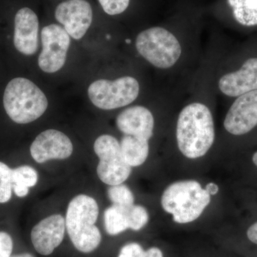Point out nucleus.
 I'll list each match as a JSON object with an SVG mask.
<instances>
[{
    "label": "nucleus",
    "mask_w": 257,
    "mask_h": 257,
    "mask_svg": "<svg viewBox=\"0 0 257 257\" xmlns=\"http://www.w3.org/2000/svg\"><path fill=\"white\" fill-rule=\"evenodd\" d=\"M42 50L38 65L46 73H55L64 67L70 45V36L64 28L55 24L41 32Z\"/></svg>",
    "instance_id": "8"
},
{
    "label": "nucleus",
    "mask_w": 257,
    "mask_h": 257,
    "mask_svg": "<svg viewBox=\"0 0 257 257\" xmlns=\"http://www.w3.org/2000/svg\"><path fill=\"white\" fill-rule=\"evenodd\" d=\"M13 248V241L8 233L0 231V257H10Z\"/></svg>",
    "instance_id": "25"
},
{
    "label": "nucleus",
    "mask_w": 257,
    "mask_h": 257,
    "mask_svg": "<svg viewBox=\"0 0 257 257\" xmlns=\"http://www.w3.org/2000/svg\"><path fill=\"white\" fill-rule=\"evenodd\" d=\"M38 35L39 20L37 15L28 8L19 10L15 18V48L23 55H34L38 50Z\"/></svg>",
    "instance_id": "15"
},
{
    "label": "nucleus",
    "mask_w": 257,
    "mask_h": 257,
    "mask_svg": "<svg viewBox=\"0 0 257 257\" xmlns=\"http://www.w3.org/2000/svg\"><path fill=\"white\" fill-rule=\"evenodd\" d=\"M140 84L136 79L124 76L115 79H99L88 88V96L99 109L111 110L133 103L140 94Z\"/></svg>",
    "instance_id": "6"
},
{
    "label": "nucleus",
    "mask_w": 257,
    "mask_h": 257,
    "mask_svg": "<svg viewBox=\"0 0 257 257\" xmlns=\"http://www.w3.org/2000/svg\"><path fill=\"white\" fill-rule=\"evenodd\" d=\"M55 18L69 36L80 40L92 25V8L85 0H68L57 7Z\"/></svg>",
    "instance_id": "10"
},
{
    "label": "nucleus",
    "mask_w": 257,
    "mask_h": 257,
    "mask_svg": "<svg viewBox=\"0 0 257 257\" xmlns=\"http://www.w3.org/2000/svg\"><path fill=\"white\" fill-rule=\"evenodd\" d=\"M99 206L94 198L79 194L71 200L66 213V229L78 251L90 253L100 244L101 235L95 223Z\"/></svg>",
    "instance_id": "2"
},
{
    "label": "nucleus",
    "mask_w": 257,
    "mask_h": 257,
    "mask_svg": "<svg viewBox=\"0 0 257 257\" xmlns=\"http://www.w3.org/2000/svg\"><path fill=\"white\" fill-rule=\"evenodd\" d=\"M252 161L253 164H254V165H256L257 167V152H255V153L253 154L252 157Z\"/></svg>",
    "instance_id": "30"
},
{
    "label": "nucleus",
    "mask_w": 257,
    "mask_h": 257,
    "mask_svg": "<svg viewBox=\"0 0 257 257\" xmlns=\"http://www.w3.org/2000/svg\"><path fill=\"white\" fill-rule=\"evenodd\" d=\"M218 87L223 94L231 98L257 90V56H250L239 68L221 76Z\"/></svg>",
    "instance_id": "12"
},
{
    "label": "nucleus",
    "mask_w": 257,
    "mask_h": 257,
    "mask_svg": "<svg viewBox=\"0 0 257 257\" xmlns=\"http://www.w3.org/2000/svg\"><path fill=\"white\" fill-rule=\"evenodd\" d=\"M226 131L234 136H242L257 126V90L235 98L224 121Z\"/></svg>",
    "instance_id": "9"
},
{
    "label": "nucleus",
    "mask_w": 257,
    "mask_h": 257,
    "mask_svg": "<svg viewBox=\"0 0 257 257\" xmlns=\"http://www.w3.org/2000/svg\"><path fill=\"white\" fill-rule=\"evenodd\" d=\"M38 181L37 171L30 166H21L12 170L13 189L19 197L28 195L29 188L35 187Z\"/></svg>",
    "instance_id": "18"
},
{
    "label": "nucleus",
    "mask_w": 257,
    "mask_h": 257,
    "mask_svg": "<svg viewBox=\"0 0 257 257\" xmlns=\"http://www.w3.org/2000/svg\"><path fill=\"white\" fill-rule=\"evenodd\" d=\"M3 104L10 119L18 124H28L40 117L48 106L47 96L30 79H12L5 88Z\"/></svg>",
    "instance_id": "4"
},
{
    "label": "nucleus",
    "mask_w": 257,
    "mask_h": 257,
    "mask_svg": "<svg viewBox=\"0 0 257 257\" xmlns=\"http://www.w3.org/2000/svg\"><path fill=\"white\" fill-rule=\"evenodd\" d=\"M99 2L106 14L116 15L121 14L127 9L130 0H99Z\"/></svg>",
    "instance_id": "23"
},
{
    "label": "nucleus",
    "mask_w": 257,
    "mask_h": 257,
    "mask_svg": "<svg viewBox=\"0 0 257 257\" xmlns=\"http://www.w3.org/2000/svg\"><path fill=\"white\" fill-rule=\"evenodd\" d=\"M236 23L246 28L257 27V0H227Z\"/></svg>",
    "instance_id": "17"
},
{
    "label": "nucleus",
    "mask_w": 257,
    "mask_h": 257,
    "mask_svg": "<svg viewBox=\"0 0 257 257\" xmlns=\"http://www.w3.org/2000/svg\"><path fill=\"white\" fill-rule=\"evenodd\" d=\"M116 126L124 135L149 140L153 136L155 119L150 109L143 106H133L118 115Z\"/></svg>",
    "instance_id": "14"
},
{
    "label": "nucleus",
    "mask_w": 257,
    "mask_h": 257,
    "mask_svg": "<svg viewBox=\"0 0 257 257\" xmlns=\"http://www.w3.org/2000/svg\"><path fill=\"white\" fill-rule=\"evenodd\" d=\"M145 257H163V253L160 248L152 247L145 251Z\"/></svg>",
    "instance_id": "27"
},
{
    "label": "nucleus",
    "mask_w": 257,
    "mask_h": 257,
    "mask_svg": "<svg viewBox=\"0 0 257 257\" xmlns=\"http://www.w3.org/2000/svg\"><path fill=\"white\" fill-rule=\"evenodd\" d=\"M120 147L124 160L131 167L143 165L150 153L149 141L128 135L121 139Z\"/></svg>",
    "instance_id": "16"
},
{
    "label": "nucleus",
    "mask_w": 257,
    "mask_h": 257,
    "mask_svg": "<svg viewBox=\"0 0 257 257\" xmlns=\"http://www.w3.org/2000/svg\"><path fill=\"white\" fill-rule=\"evenodd\" d=\"M10 257H35L32 256V254L28 253H20V254L14 255V256H11Z\"/></svg>",
    "instance_id": "29"
},
{
    "label": "nucleus",
    "mask_w": 257,
    "mask_h": 257,
    "mask_svg": "<svg viewBox=\"0 0 257 257\" xmlns=\"http://www.w3.org/2000/svg\"><path fill=\"white\" fill-rule=\"evenodd\" d=\"M247 237L251 242L257 244V221L248 228Z\"/></svg>",
    "instance_id": "26"
},
{
    "label": "nucleus",
    "mask_w": 257,
    "mask_h": 257,
    "mask_svg": "<svg viewBox=\"0 0 257 257\" xmlns=\"http://www.w3.org/2000/svg\"><path fill=\"white\" fill-rule=\"evenodd\" d=\"M108 197L112 205L122 208H130L134 205L135 197L127 186L121 184L110 186L107 190Z\"/></svg>",
    "instance_id": "20"
},
{
    "label": "nucleus",
    "mask_w": 257,
    "mask_h": 257,
    "mask_svg": "<svg viewBox=\"0 0 257 257\" xmlns=\"http://www.w3.org/2000/svg\"><path fill=\"white\" fill-rule=\"evenodd\" d=\"M135 45L140 55L158 69L174 67L182 56V45L178 38L161 27H154L140 32Z\"/></svg>",
    "instance_id": "5"
},
{
    "label": "nucleus",
    "mask_w": 257,
    "mask_h": 257,
    "mask_svg": "<svg viewBox=\"0 0 257 257\" xmlns=\"http://www.w3.org/2000/svg\"><path fill=\"white\" fill-rule=\"evenodd\" d=\"M12 170L8 165L0 162V203L9 202L12 197Z\"/></svg>",
    "instance_id": "22"
},
{
    "label": "nucleus",
    "mask_w": 257,
    "mask_h": 257,
    "mask_svg": "<svg viewBox=\"0 0 257 257\" xmlns=\"http://www.w3.org/2000/svg\"><path fill=\"white\" fill-rule=\"evenodd\" d=\"M207 191V192L209 193L210 195H216L217 194L218 192H219V187H218L217 184L215 183H213V182H210L206 186V188H204Z\"/></svg>",
    "instance_id": "28"
},
{
    "label": "nucleus",
    "mask_w": 257,
    "mask_h": 257,
    "mask_svg": "<svg viewBox=\"0 0 257 257\" xmlns=\"http://www.w3.org/2000/svg\"><path fill=\"white\" fill-rule=\"evenodd\" d=\"M94 150L99 159L96 173L101 182L109 186L124 183L131 175L132 167L122 156L119 141L111 135H101L94 143Z\"/></svg>",
    "instance_id": "7"
},
{
    "label": "nucleus",
    "mask_w": 257,
    "mask_h": 257,
    "mask_svg": "<svg viewBox=\"0 0 257 257\" xmlns=\"http://www.w3.org/2000/svg\"><path fill=\"white\" fill-rule=\"evenodd\" d=\"M211 202V195L195 180H184L170 184L161 198L164 210L174 221L187 224L195 221Z\"/></svg>",
    "instance_id": "3"
},
{
    "label": "nucleus",
    "mask_w": 257,
    "mask_h": 257,
    "mask_svg": "<svg viewBox=\"0 0 257 257\" xmlns=\"http://www.w3.org/2000/svg\"><path fill=\"white\" fill-rule=\"evenodd\" d=\"M73 152L70 139L62 132L47 130L40 133L30 147L31 156L39 164L52 160H65Z\"/></svg>",
    "instance_id": "11"
},
{
    "label": "nucleus",
    "mask_w": 257,
    "mask_h": 257,
    "mask_svg": "<svg viewBox=\"0 0 257 257\" xmlns=\"http://www.w3.org/2000/svg\"><path fill=\"white\" fill-rule=\"evenodd\" d=\"M145 252L138 243H128L121 248L118 257H145Z\"/></svg>",
    "instance_id": "24"
},
{
    "label": "nucleus",
    "mask_w": 257,
    "mask_h": 257,
    "mask_svg": "<svg viewBox=\"0 0 257 257\" xmlns=\"http://www.w3.org/2000/svg\"><path fill=\"white\" fill-rule=\"evenodd\" d=\"M179 151L191 160L209 152L215 140V127L210 109L201 102H192L179 113L176 128Z\"/></svg>",
    "instance_id": "1"
},
{
    "label": "nucleus",
    "mask_w": 257,
    "mask_h": 257,
    "mask_svg": "<svg viewBox=\"0 0 257 257\" xmlns=\"http://www.w3.org/2000/svg\"><path fill=\"white\" fill-rule=\"evenodd\" d=\"M150 219L148 211L141 205H134L128 209V220L130 229L140 231L143 229Z\"/></svg>",
    "instance_id": "21"
},
{
    "label": "nucleus",
    "mask_w": 257,
    "mask_h": 257,
    "mask_svg": "<svg viewBox=\"0 0 257 257\" xmlns=\"http://www.w3.org/2000/svg\"><path fill=\"white\" fill-rule=\"evenodd\" d=\"M128 209L112 205L106 209L104 214V221L108 234L116 236L130 229Z\"/></svg>",
    "instance_id": "19"
},
{
    "label": "nucleus",
    "mask_w": 257,
    "mask_h": 257,
    "mask_svg": "<svg viewBox=\"0 0 257 257\" xmlns=\"http://www.w3.org/2000/svg\"><path fill=\"white\" fill-rule=\"evenodd\" d=\"M65 230V219L60 214L42 219L32 230V242L35 250L43 256L51 254L63 241Z\"/></svg>",
    "instance_id": "13"
}]
</instances>
